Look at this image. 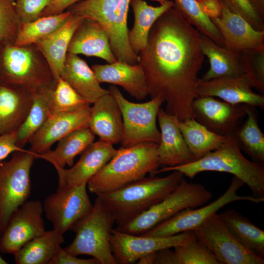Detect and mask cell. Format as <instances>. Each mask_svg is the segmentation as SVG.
Wrapping results in <instances>:
<instances>
[{
  "label": "cell",
  "mask_w": 264,
  "mask_h": 264,
  "mask_svg": "<svg viewBox=\"0 0 264 264\" xmlns=\"http://www.w3.org/2000/svg\"><path fill=\"white\" fill-rule=\"evenodd\" d=\"M33 93L0 82V135L17 132L33 102Z\"/></svg>",
  "instance_id": "484cf974"
},
{
  "label": "cell",
  "mask_w": 264,
  "mask_h": 264,
  "mask_svg": "<svg viewBox=\"0 0 264 264\" xmlns=\"http://www.w3.org/2000/svg\"><path fill=\"white\" fill-rule=\"evenodd\" d=\"M61 77L90 104L110 93L101 87L92 69L76 54L67 53Z\"/></svg>",
  "instance_id": "4316f807"
},
{
  "label": "cell",
  "mask_w": 264,
  "mask_h": 264,
  "mask_svg": "<svg viewBox=\"0 0 264 264\" xmlns=\"http://www.w3.org/2000/svg\"><path fill=\"white\" fill-rule=\"evenodd\" d=\"M178 171L192 179L204 172H218L233 175L247 185L252 196L264 198V164L247 159L242 154L232 134L217 149L188 164L162 167L152 176L170 171Z\"/></svg>",
  "instance_id": "7a4b0ae2"
},
{
  "label": "cell",
  "mask_w": 264,
  "mask_h": 264,
  "mask_svg": "<svg viewBox=\"0 0 264 264\" xmlns=\"http://www.w3.org/2000/svg\"><path fill=\"white\" fill-rule=\"evenodd\" d=\"M167 248L156 252L154 264H177L174 251Z\"/></svg>",
  "instance_id": "c3c4849f"
},
{
  "label": "cell",
  "mask_w": 264,
  "mask_h": 264,
  "mask_svg": "<svg viewBox=\"0 0 264 264\" xmlns=\"http://www.w3.org/2000/svg\"><path fill=\"white\" fill-rule=\"evenodd\" d=\"M95 135L88 127L76 130L59 140L54 150L36 155V158L50 162L55 168L71 167L74 158L94 142Z\"/></svg>",
  "instance_id": "f546056e"
},
{
  "label": "cell",
  "mask_w": 264,
  "mask_h": 264,
  "mask_svg": "<svg viewBox=\"0 0 264 264\" xmlns=\"http://www.w3.org/2000/svg\"><path fill=\"white\" fill-rule=\"evenodd\" d=\"M177 124L195 160L219 148L227 137L211 132L194 118L177 120Z\"/></svg>",
  "instance_id": "d6a6232c"
},
{
  "label": "cell",
  "mask_w": 264,
  "mask_h": 264,
  "mask_svg": "<svg viewBox=\"0 0 264 264\" xmlns=\"http://www.w3.org/2000/svg\"><path fill=\"white\" fill-rule=\"evenodd\" d=\"M131 0H82L67 8L71 14L98 22L106 31L117 61L138 63L129 43L127 17Z\"/></svg>",
  "instance_id": "8992f818"
},
{
  "label": "cell",
  "mask_w": 264,
  "mask_h": 264,
  "mask_svg": "<svg viewBox=\"0 0 264 264\" xmlns=\"http://www.w3.org/2000/svg\"><path fill=\"white\" fill-rule=\"evenodd\" d=\"M53 0H16V11L21 23L34 21L41 17L44 10Z\"/></svg>",
  "instance_id": "7bdbcfd3"
},
{
  "label": "cell",
  "mask_w": 264,
  "mask_h": 264,
  "mask_svg": "<svg viewBox=\"0 0 264 264\" xmlns=\"http://www.w3.org/2000/svg\"><path fill=\"white\" fill-rule=\"evenodd\" d=\"M194 118L211 132L232 134L246 117L245 104H232L214 97H198L192 105Z\"/></svg>",
  "instance_id": "2e32d148"
},
{
  "label": "cell",
  "mask_w": 264,
  "mask_h": 264,
  "mask_svg": "<svg viewBox=\"0 0 264 264\" xmlns=\"http://www.w3.org/2000/svg\"><path fill=\"white\" fill-rule=\"evenodd\" d=\"M53 89H44L33 93L30 109L16 132L17 145L20 148H23L50 116L51 92Z\"/></svg>",
  "instance_id": "e575fe53"
},
{
  "label": "cell",
  "mask_w": 264,
  "mask_h": 264,
  "mask_svg": "<svg viewBox=\"0 0 264 264\" xmlns=\"http://www.w3.org/2000/svg\"><path fill=\"white\" fill-rule=\"evenodd\" d=\"M23 149L17 145L16 132L0 135V161L13 152Z\"/></svg>",
  "instance_id": "f6af8a7d"
},
{
  "label": "cell",
  "mask_w": 264,
  "mask_h": 264,
  "mask_svg": "<svg viewBox=\"0 0 264 264\" xmlns=\"http://www.w3.org/2000/svg\"><path fill=\"white\" fill-rule=\"evenodd\" d=\"M244 74L253 88L264 93V48L251 49L241 54Z\"/></svg>",
  "instance_id": "ab89813d"
},
{
  "label": "cell",
  "mask_w": 264,
  "mask_h": 264,
  "mask_svg": "<svg viewBox=\"0 0 264 264\" xmlns=\"http://www.w3.org/2000/svg\"><path fill=\"white\" fill-rule=\"evenodd\" d=\"M50 103L51 115L74 111L90 105L62 77L51 91Z\"/></svg>",
  "instance_id": "74e56055"
},
{
  "label": "cell",
  "mask_w": 264,
  "mask_h": 264,
  "mask_svg": "<svg viewBox=\"0 0 264 264\" xmlns=\"http://www.w3.org/2000/svg\"><path fill=\"white\" fill-rule=\"evenodd\" d=\"M67 52L98 57L109 64L117 61L106 31L98 22L90 19H85L76 29Z\"/></svg>",
  "instance_id": "cb8c5ba5"
},
{
  "label": "cell",
  "mask_w": 264,
  "mask_h": 264,
  "mask_svg": "<svg viewBox=\"0 0 264 264\" xmlns=\"http://www.w3.org/2000/svg\"><path fill=\"white\" fill-rule=\"evenodd\" d=\"M14 1H16V0H14Z\"/></svg>",
  "instance_id": "db71d44e"
},
{
  "label": "cell",
  "mask_w": 264,
  "mask_h": 264,
  "mask_svg": "<svg viewBox=\"0 0 264 264\" xmlns=\"http://www.w3.org/2000/svg\"><path fill=\"white\" fill-rule=\"evenodd\" d=\"M91 69L100 83L121 87L132 97L144 100L149 96L145 75L141 65L116 61L106 65L95 64Z\"/></svg>",
  "instance_id": "7402d4cb"
},
{
  "label": "cell",
  "mask_w": 264,
  "mask_h": 264,
  "mask_svg": "<svg viewBox=\"0 0 264 264\" xmlns=\"http://www.w3.org/2000/svg\"><path fill=\"white\" fill-rule=\"evenodd\" d=\"M71 15L66 10L60 14L41 17L30 22L21 23L13 44L22 46L35 44L61 27Z\"/></svg>",
  "instance_id": "d590c367"
},
{
  "label": "cell",
  "mask_w": 264,
  "mask_h": 264,
  "mask_svg": "<svg viewBox=\"0 0 264 264\" xmlns=\"http://www.w3.org/2000/svg\"><path fill=\"white\" fill-rule=\"evenodd\" d=\"M200 47L202 53L207 56L210 63L209 70L200 78L201 80L208 81L244 74L241 54L217 44L201 33Z\"/></svg>",
  "instance_id": "83f0119b"
},
{
  "label": "cell",
  "mask_w": 264,
  "mask_h": 264,
  "mask_svg": "<svg viewBox=\"0 0 264 264\" xmlns=\"http://www.w3.org/2000/svg\"><path fill=\"white\" fill-rule=\"evenodd\" d=\"M154 0L160 3V4H162L164 3L166 1H167L168 0Z\"/></svg>",
  "instance_id": "f5cc1de1"
},
{
  "label": "cell",
  "mask_w": 264,
  "mask_h": 264,
  "mask_svg": "<svg viewBox=\"0 0 264 264\" xmlns=\"http://www.w3.org/2000/svg\"><path fill=\"white\" fill-rule=\"evenodd\" d=\"M48 264H100L95 258L80 259L67 253L60 246Z\"/></svg>",
  "instance_id": "ee69618b"
},
{
  "label": "cell",
  "mask_w": 264,
  "mask_h": 264,
  "mask_svg": "<svg viewBox=\"0 0 264 264\" xmlns=\"http://www.w3.org/2000/svg\"><path fill=\"white\" fill-rule=\"evenodd\" d=\"M174 249L177 264H219L213 255L195 237Z\"/></svg>",
  "instance_id": "f35d334b"
},
{
  "label": "cell",
  "mask_w": 264,
  "mask_h": 264,
  "mask_svg": "<svg viewBox=\"0 0 264 264\" xmlns=\"http://www.w3.org/2000/svg\"><path fill=\"white\" fill-rule=\"evenodd\" d=\"M158 144L145 142L117 150L112 158L87 183L96 195L111 192L152 175L159 166Z\"/></svg>",
  "instance_id": "3957f363"
},
{
  "label": "cell",
  "mask_w": 264,
  "mask_h": 264,
  "mask_svg": "<svg viewBox=\"0 0 264 264\" xmlns=\"http://www.w3.org/2000/svg\"><path fill=\"white\" fill-rule=\"evenodd\" d=\"M14 0H0V48L13 44L20 24Z\"/></svg>",
  "instance_id": "60d3db41"
},
{
  "label": "cell",
  "mask_w": 264,
  "mask_h": 264,
  "mask_svg": "<svg viewBox=\"0 0 264 264\" xmlns=\"http://www.w3.org/2000/svg\"><path fill=\"white\" fill-rule=\"evenodd\" d=\"M219 264H264V259L242 244L229 230L220 214L214 213L192 231Z\"/></svg>",
  "instance_id": "8fae6325"
},
{
  "label": "cell",
  "mask_w": 264,
  "mask_h": 264,
  "mask_svg": "<svg viewBox=\"0 0 264 264\" xmlns=\"http://www.w3.org/2000/svg\"><path fill=\"white\" fill-rule=\"evenodd\" d=\"M202 13L210 19L220 17L222 6L219 0H197Z\"/></svg>",
  "instance_id": "bcb514c9"
},
{
  "label": "cell",
  "mask_w": 264,
  "mask_h": 264,
  "mask_svg": "<svg viewBox=\"0 0 264 264\" xmlns=\"http://www.w3.org/2000/svg\"><path fill=\"white\" fill-rule=\"evenodd\" d=\"M156 254V252L146 255L140 258L137 263L139 264H154Z\"/></svg>",
  "instance_id": "f907efd6"
},
{
  "label": "cell",
  "mask_w": 264,
  "mask_h": 264,
  "mask_svg": "<svg viewBox=\"0 0 264 264\" xmlns=\"http://www.w3.org/2000/svg\"><path fill=\"white\" fill-rule=\"evenodd\" d=\"M248 1L258 15L264 21V0H248Z\"/></svg>",
  "instance_id": "681fc988"
},
{
  "label": "cell",
  "mask_w": 264,
  "mask_h": 264,
  "mask_svg": "<svg viewBox=\"0 0 264 264\" xmlns=\"http://www.w3.org/2000/svg\"><path fill=\"white\" fill-rule=\"evenodd\" d=\"M117 150L113 145L100 140L92 142L70 168H55L59 177L58 185L73 186L87 184L112 158Z\"/></svg>",
  "instance_id": "ffe728a7"
},
{
  "label": "cell",
  "mask_w": 264,
  "mask_h": 264,
  "mask_svg": "<svg viewBox=\"0 0 264 264\" xmlns=\"http://www.w3.org/2000/svg\"><path fill=\"white\" fill-rule=\"evenodd\" d=\"M82 0H53L43 12L41 17L64 12L71 5Z\"/></svg>",
  "instance_id": "7dc6e473"
},
{
  "label": "cell",
  "mask_w": 264,
  "mask_h": 264,
  "mask_svg": "<svg viewBox=\"0 0 264 264\" xmlns=\"http://www.w3.org/2000/svg\"><path fill=\"white\" fill-rule=\"evenodd\" d=\"M253 88L250 80L244 74L208 81L199 78L196 93L198 97H218L230 104L248 105L264 110V96L255 93Z\"/></svg>",
  "instance_id": "ac0fdd59"
},
{
  "label": "cell",
  "mask_w": 264,
  "mask_h": 264,
  "mask_svg": "<svg viewBox=\"0 0 264 264\" xmlns=\"http://www.w3.org/2000/svg\"><path fill=\"white\" fill-rule=\"evenodd\" d=\"M226 226L245 247L264 259V231L234 209L220 214Z\"/></svg>",
  "instance_id": "836d02e7"
},
{
  "label": "cell",
  "mask_w": 264,
  "mask_h": 264,
  "mask_svg": "<svg viewBox=\"0 0 264 264\" xmlns=\"http://www.w3.org/2000/svg\"><path fill=\"white\" fill-rule=\"evenodd\" d=\"M246 119L232 134L241 150L253 161L264 163V135L258 124L256 107L245 105Z\"/></svg>",
  "instance_id": "4dcf8cb0"
},
{
  "label": "cell",
  "mask_w": 264,
  "mask_h": 264,
  "mask_svg": "<svg viewBox=\"0 0 264 264\" xmlns=\"http://www.w3.org/2000/svg\"><path fill=\"white\" fill-rule=\"evenodd\" d=\"M164 177H144L114 191L97 195L118 225L126 223L159 202L179 184L184 176L174 171Z\"/></svg>",
  "instance_id": "277c9868"
},
{
  "label": "cell",
  "mask_w": 264,
  "mask_h": 264,
  "mask_svg": "<svg viewBox=\"0 0 264 264\" xmlns=\"http://www.w3.org/2000/svg\"><path fill=\"white\" fill-rule=\"evenodd\" d=\"M87 184L59 186L56 192L45 199L43 205L47 220L53 229L64 234L92 210L87 191Z\"/></svg>",
  "instance_id": "4fadbf2b"
},
{
  "label": "cell",
  "mask_w": 264,
  "mask_h": 264,
  "mask_svg": "<svg viewBox=\"0 0 264 264\" xmlns=\"http://www.w3.org/2000/svg\"><path fill=\"white\" fill-rule=\"evenodd\" d=\"M157 119L160 132L157 148L159 166L174 167L195 160L177 126V119L162 107Z\"/></svg>",
  "instance_id": "44dd1931"
},
{
  "label": "cell",
  "mask_w": 264,
  "mask_h": 264,
  "mask_svg": "<svg viewBox=\"0 0 264 264\" xmlns=\"http://www.w3.org/2000/svg\"><path fill=\"white\" fill-rule=\"evenodd\" d=\"M231 12L244 19L254 29L264 30V22L253 9L248 0H219Z\"/></svg>",
  "instance_id": "b9f144b4"
},
{
  "label": "cell",
  "mask_w": 264,
  "mask_h": 264,
  "mask_svg": "<svg viewBox=\"0 0 264 264\" xmlns=\"http://www.w3.org/2000/svg\"><path fill=\"white\" fill-rule=\"evenodd\" d=\"M204 56L200 33L174 7L154 23L138 54L151 99L161 98L165 111L179 121L194 118L192 105Z\"/></svg>",
  "instance_id": "6da1fadb"
},
{
  "label": "cell",
  "mask_w": 264,
  "mask_h": 264,
  "mask_svg": "<svg viewBox=\"0 0 264 264\" xmlns=\"http://www.w3.org/2000/svg\"><path fill=\"white\" fill-rule=\"evenodd\" d=\"M90 105L77 110L51 114L28 141L36 155L46 153L51 146L71 132L88 127Z\"/></svg>",
  "instance_id": "e0dca14e"
},
{
  "label": "cell",
  "mask_w": 264,
  "mask_h": 264,
  "mask_svg": "<svg viewBox=\"0 0 264 264\" xmlns=\"http://www.w3.org/2000/svg\"><path fill=\"white\" fill-rule=\"evenodd\" d=\"M64 242L63 235L53 229L32 239L14 254L17 264H48Z\"/></svg>",
  "instance_id": "1f68e13d"
},
{
  "label": "cell",
  "mask_w": 264,
  "mask_h": 264,
  "mask_svg": "<svg viewBox=\"0 0 264 264\" xmlns=\"http://www.w3.org/2000/svg\"><path fill=\"white\" fill-rule=\"evenodd\" d=\"M7 263L0 256V264H7Z\"/></svg>",
  "instance_id": "816d5d0a"
},
{
  "label": "cell",
  "mask_w": 264,
  "mask_h": 264,
  "mask_svg": "<svg viewBox=\"0 0 264 264\" xmlns=\"http://www.w3.org/2000/svg\"><path fill=\"white\" fill-rule=\"evenodd\" d=\"M109 90L117 103L123 121L122 147L139 143L152 142L158 144L160 132L156 125L158 112L163 103L159 97L151 98L144 103H134L125 98L114 85Z\"/></svg>",
  "instance_id": "30bf717a"
},
{
  "label": "cell",
  "mask_w": 264,
  "mask_h": 264,
  "mask_svg": "<svg viewBox=\"0 0 264 264\" xmlns=\"http://www.w3.org/2000/svg\"><path fill=\"white\" fill-rule=\"evenodd\" d=\"M35 154L23 149L0 161V235L13 213L30 196V170Z\"/></svg>",
  "instance_id": "9c48e42d"
},
{
  "label": "cell",
  "mask_w": 264,
  "mask_h": 264,
  "mask_svg": "<svg viewBox=\"0 0 264 264\" xmlns=\"http://www.w3.org/2000/svg\"><path fill=\"white\" fill-rule=\"evenodd\" d=\"M244 185L241 180L234 176L227 189L214 201L200 207L183 210L140 235L166 237L192 231L212 214L232 202L245 200L257 204L264 202V198H258L252 195H238V190Z\"/></svg>",
  "instance_id": "7c38bea8"
},
{
  "label": "cell",
  "mask_w": 264,
  "mask_h": 264,
  "mask_svg": "<svg viewBox=\"0 0 264 264\" xmlns=\"http://www.w3.org/2000/svg\"><path fill=\"white\" fill-rule=\"evenodd\" d=\"M221 5L220 17L211 20L220 31L224 47L239 54L248 50L264 48V30L254 29L242 17Z\"/></svg>",
  "instance_id": "d6986e66"
},
{
  "label": "cell",
  "mask_w": 264,
  "mask_h": 264,
  "mask_svg": "<svg viewBox=\"0 0 264 264\" xmlns=\"http://www.w3.org/2000/svg\"><path fill=\"white\" fill-rule=\"evenodd\" d=\"M0 82L34 93L54 88L57 81L35 44L19 46L10 43L0 48Z\"/></svg>",
  "instance_id": "5b68a950"
},
{
  "label": "cell",
  "mask_w": 264,
  "mask_h": 264,
  "mask_svg": "<svg viewBox=\"0 0 264 264\" xmlns=\"http://www.w3.org/2000/svg\"><path fill=\"white\" fill-rule=\"evenodd\" d=\"M88 128L100 140L111 145L121 142L123 121L120 108L110 92L90 107Z\"/></svg>",
  "instance_id": "603a6c76"
},
{
  "label": "cell",
  "mask_w": 264,
  "mask_h": 264,
  "mask_svg": "<svg viewBox=\"0 0 264 264\" xmlns=\"http://www.w3.org/2000/svg\"><path fill=\"white\" fill-rule=\"evenodd\" d=\"M194 237L192 231L170 236L154 237L127 233L112 229L110 242L117 264H133L146 255L183 244Z\"/></svg>",
  "instance_id": "5bb4252c"
},
{
  "label": "cell",
  "mask_w": 264,
  "mask_h": 264,
  "mask_svg": "<svg viewBox=\"0 0 264 264\" xmlns=\"http://www.w3.org/2000/svg\"><path fill=\"white\" fill-rule=\"evenodd\" d=\"M174 7L200 33L224 47L223 39L211 19L201 11L197 0H174Z\"/></svg>",
  "instance_id": "8d00e7d4"
},
{
  "label": "cell",
  "mask_w": 264,
  "mask_h": 264,
  "mask_svg": "<svg viewBox=\"0 0 264 264\" xmlns=\"http://www.w3.org/2000/svg\"><path fill=\"white\" fill-rule=\"evenodd\" d=\"M114 222L113 214L97 197L91 212L70 229L75 236L65 250L75 256H90L100 264H117L110 242Z\"/></svg>",
  "instance_id": "52a82bcc"
},
{
  "label": "cell",
  "mask_w": 264,
  "mask_h": 264,
  "mask_svg": "<svg viewBox=\"0 0 264 264\" xmlns=\"http://www.w3.org/2000/svg\"><path fill=\"white\" fill-rule=\"evenodd\" d=\"M42 203L25 202L11 215L0 235V252L14 254L27 242L43 234L45 224Z\"/></svg>",
  "instance_id": "9a60e30c"
},
{
  "label": "cell",
  "mask_w": 264,
  "mask_h": 264,
  "mask_svg": "<svg viewBox=\"0 0 264 264\" xmlns=\"http://www.w3.org/2000/svg\"><path fill=\"white\" fill-rule=\"evenodd\" d=\"M84 20L71 13L61 27L35 44L45 58L56 81L61 77L72 37Z\"/></svg>",
  "instance_id": "d4e9b609"
},
{
  "label": "cell",
  "mask_w": 264,
  "mask_h": 264,
  "mask_svg": "<svg viewBox=\"0 0 264 264\" xmlns=\"http://www.w3.org/2000/svg\"><path fill=\"white\" fill-rule=\"evenodd\" d=\"M213 194L200 183H190L183 178L177 188L164 199L129 222L117 226V231L140 235L188 208L207 204Z\"/></svg>",
  "instance_id": "ba28073f"
},
{
  "label": "cell",
  "mask_w": 264,
  "mask_h": 264,
  "mask_svg": "<svg viewBox=\"0 0 264 264\" xmlns=\"http://www.w3.org/2000/svg\"><path fill=\"white\" fill-rule=\"evenodd\" d=\"M134 14L133 27L128 31V39L131 48L138 55L148 43L150 30L155 21L164 12L174 7V2L168 0L159 6H153L143 0H131Z\"/></svg>",
  "instance_id": "f1b7e54d"
}]
</instances>
